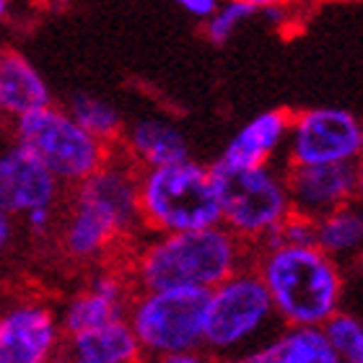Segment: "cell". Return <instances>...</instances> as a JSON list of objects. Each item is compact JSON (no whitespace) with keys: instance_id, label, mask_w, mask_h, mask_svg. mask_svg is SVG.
I'll return each mask as SVG.
<instances>
[{"instance_id":"cell-15","label":"cell","mask_w":363,"mask_h":363,"mask_svg":"<svg viewBox=\"0 0 363 363\" xmlns=\"http://www.w3.org/2000/svg\"><path fill=\"white\" fill-rule=\"evenodd\" d=\"M122 159L138 172L174 167L189 159L187 135L164 117H143L122 133Z\"/></svg>"},{"instance_id":"cell-20","label":"cell","mask_w":363,"mask_h":363,"mask_svg":"<svg viewBox=\"0 0 363 363\" xmlns=\"http://www.w3.org/2000/svg\"><path fill=\"white\" fill-rule=\"evenodd\" d=\"M65 112H68L89 135H94L96 140L109 145V148H112L117 140H122L125 120H122V112L112 101H106V99H101V96H94V94H86V91H78V94L70 96Z\"/></svg>"},{"instance_id":"cell-27","label":"cell","mask_w":363,"mask_h":363,"mask_svg":"<svg viewBox=\"0 0 363 363\" xmlns=\"http://www.w3.org/2000/svg\"><path fill=\"white\" fill-rule=\"evenodd\" d=\"M156 363H216V361H213L211 353H205V350H192V353H179V356L159 358Z\"/></svg>"},{"instance_id":"cell-12","label":"cell","mask_w":363,"mask_h":363,"mask_svg":"<svg viewBox=\"0 0 363 363\" xmlns=\"http://www.w3.org/2000/svg\"><path fill=\"white\" fill-rule=\"evenodd\" d=\"M62 184L31 156L23 145L8 143L0 148V208L13 218L39 208H57Z\"/></svg>"},{"instance_id":"cell-7","label":"cell","mask_w":363,"mask_h":363,"mask_svg":"<svg viewBox=\"0 0 363 363\" xmlns=\"http://www.w3.org/2000/svg\"><path fill=\"white\" fill-rule=\"evenodd\" d=\"M272 319L278 317L270 296L255 267L247 265L208 294L203 348L223 358L250 353L262 342Z\"/></svg>"},{"instance_id":"cell-30","label":"cell","mask_w":363,"mask_h":363,"mask_svg":"<svg viewBox=\"0 0 363 363\" xmlns=\"http://www.w3.org/2000/svg\"><path fill=\"white\" fill-rule=\"evenodd\" d=\"M6 16H8V3L6 0H0V21H3Z\"/></svg>"},{"instance_id":"cell-9","label":"cell","mask_w":363,"mask_h":363,"mask_svg":"<svg viewBox=\"0 0 363 363\" xmlns=\"http://www.w3.org/2000/svg\"><path fill=\"white\" fill-rule=\"evenodd\" d=\"M363 159V120L340 106L291 114L286 167H356Z\"/></svg>"},{"instance_id":"cell-17","label":"cell","mask_w":363,"mask_h":363,"mask_svg":"<svg viewBox=\"0 0 363 363\" xmlns=\"http://www.w3.org/2000/svg\"><path fill=\"white\" fill-rule=\"evenodd\" d=\"M143 353L128 322H114L101 330L65 337L57 363H140Z\"/></svg>"},{"instance_id":"cell-23","label":"cell","mask_w":363,"mask_h":363,"mask_svg":"<svg viewBox=\"0 0 363 363\" xmlns=\"http://www.w3.org/2000/svg\"><path fill=\"white\" fill-rule=\"evenodd\" d=\"M275 244H286V247H314V220L294 213L262 247H275ZM262 247H257V250H262Z\"/></svg>"},{"instance_id":"cell-6","label":"cell","mask_w":363,"mask_h":363,"mask_svg":"<svg viewBox=\"0 0 363 363\" xmlns=\"http://www.w3.org/2000/svg\"><path fill=\"white\" fill-rule=\"evenodd\" d=\"M13 140L23 145L62 187H78L112 159L109 145L89 135L62 106L55 104L16 120Z\"/></svg>"},{"instance_id":"cell-13","label":"cell","mask_w":363,"mask_h":363,"mask_svg":"<svg viewBox=\"0 0 363 363\" xmlns=\"http://www.w3.org/2000/svg\"><path fill=\"white\" fill-rule=\"evenodd\" d=\"M283 177L296 216L317 220L353 203L356 167H286Z\"/></svg>"},{"instance_id":"cell-2","label":"cell","mask_w":363,"mask_h":363,"mask_svg":"<svg viewBox=\"0 0 363 363\" xmlns=\"http://www.w3.org/2000/svg\"><path fill=\"white\" fill-rule=\"evenodd\" d=\"M252 252L223 226L151 236L133 257L138 291H205L247 267Z\"/></svg>"},{"instance_id":"cell-18","label":"cell","mask_w":363,"mask_h":363,"mask_svg":"<svg viewBox=\"0 0 363 363\" xmlns=\"http://www.w3.org/2000/svg\"><path fill=\"white\" fill-rule=\"evenodd\" d=\"M257 363H342L325 327H286L250 350Z\"/></svg>"},{"instance_id":"cell-3","label":"cell","mask_w":363,"mask_h":363,"mask_svg":"<svg viewBox=\"0 0 363 363\" xmlns=\"http://www.w3.org/2000/svg\"><path fill=\"white\" fill-rule=\"evenodd\" d=\"M252 267L286 327H325L340 311L342 270L317 247H262Z\"/></svg>"},{"instance_id":"cell-10","label":"cell","mask_w":363,"mask_h":363,"mask_svg":"<svg viewBox=\"0 0 363 363\" xmlns=\"http://www.w3.org/2000/svg\"><path fill=\"white\" fill-rule=\"evenodd\" d=\"M62 342L60 314L42 298H16L0 309V363H57Z\"/></svg>"},{"instance_id":"cell-21","label":"cell","mask_w":363,"mask_h":363,"mask_svg":"<svg viewBox=\"0 0 363 363\" xmlns=\"http://www.w3.org/2000/svg\"><path fill=\"white\" fill-rule=\"evenodd\" d=\"M325 335L342 363H363V322L358 317L337 311L325 325Z\"/></svg>"},{"instance_id":"cell-5","label":"cell","mask_w":363,"mask_h":363,"mask_svg":"<svg viewBox=\"0 0 363 363\" xmlns=\"http://www.w3.org/2000/svg\"><path fill=\"white\" fill-rule=\"evenodd\" d=\"M218 189L220 226L247 250H257L294 216L283 169H223L213 167Z\"/></svg>"},{"instance_id":"cell-1","label":"cell","mask_w":363,"mask_h":363,"mask_svg":"<svg viewBox=\"0 0 363 363\" xmlns=\"http://www.w3.org/2000/svg\"><path fill=\"white\" fill-rule=\"evenodd\" d=\"M138 172L128 159H112L73 187L60 223V247L70 259L91 262L140 228Z\"/></svg>"},{"instance_id":"cell-25","label":"cell","mask_w":363,"mask_h":363,"mask_svg":"<svg viewBox=\"0 0 363 363\" xmlns=\"http://www.w3.org/2000/svg\"><path fill=\"white\" fill-rule=\"evenodd\" d=\"M179 8L187 16L197 18V21L208 23L213 18V13L218 11V3H216V0H182Z\"/></svg>"},{"instance_id":"cell-26","label":"cell","mask_w":363,"mask_h":363,"mask_svg":"<svg viewBox=\"0 0 363 363\" xmlns=\"http://www.w3.org/2000/svg\"><path fill=\"white\" fill-rule=\"evenodd\" d=\"M13 239H16V218L8 211L0 208V259L6 257V252L11 250Z\"/></svg>"},{"instance_id":"cell-8","label":"cell","mask_w":363,"mask_h":363,"mask_svg":"<svg viewBox=\"0 0 363 363\" xmlns=\"http://www.w3.org/2000/svg\"><path fill=\"white\" fill-rule=\"evenodd\" d=\"M205 291H138L128 309L130 333L135 335L143 358H167L203 350Z\"/></svg>"},{"instance_id":"cell-28","label":"cell","mask_w":363,"mask_h":363,"mask_svg":"<svg viewBox=\"0 0 363 363\" xmlns=\"http://www.w3.org/2000/svg\"><path fill=\"white\" fill-rule=\"evenodd\" d=\"M353 203L363 208V159L356 164V182H353Z\"/></svg>"},{"instance_id":"cell-22","label":"cell","mask_w":363,"mask_h":363,"mask_svg":"<svg viewBox=\"0 0 363 363\" xmlns=\"http://www.w3.org/2000/svg\"><path fill=\"white\" fill-rule=\"evenodd\" d=\"M259 8L262 3H252V0H234V3L218 6L211 21L205 23V37L211 39L213 45H226L228 39L242 29V23L259 16Z\"/></svg>"},{"instance_id":"cell-11","label":"cell","mask_w":363,"mask_h":363,"mask_svg":"<svg viewBox=\"0 0 363 363\" xmlns=\"http://www.w3.org/2000/svg\"><path fill=\"white\" fill-rule=\"evenodd\" d=\"M133 278L117 270H101L65 301L60 311V325L65 337L101 330L114 322H125L133 303Z\"/></svg>"},{"instance_id":"cell-19","label":"cell","mask_w":363,"mask_h":363,"mask_svg":"<svg viewBox=\"0 0 363 363\" xmlns=\"http://www.w3.org/2000/svg\"><path fill=\"white\" fill-rule=\"evenodd\" d=\"M314 247L337 265L363 257V208L348 203L314 220Z\"/></svg>"},{"instance_id":"cell-16","label":"cell","mask_w":363,"mask_h":363,"mask_svg":"<svg viewBox=\"0 0 363 363\" xmlns=\"http://www.w3.org/2000/svg\"><path fill=\"white\" fill-rule=\"evenodd\" d=\"M52 104V94L37 65L13 47L0 45V120H21Z\"/></svg>"},{"instance_id":"cell-4","label":"cell","mask_w":363,"mask_h":363,"mask_svg":"<svg viewBox=\"0 0 363 363\" xmlns=\"http://www.w3.org/2000/svg\"><path fill=\"white\" fill-rule=\"evenodd\" d=\"M140 226L153 236L189 234L220 226L218 189L213 167L187 159L174 167L140 172L138 177Z\"/></svg>"},{"instance_id":"cell-24","label":"cell","mask_w":363,"mask_h":363,"mask_svg":"<svg viewBox=\"0 0 363 363\" xmlns=\"http://www.w3.org/2000/svg\"><path fill=\"white\" fill-rule=\"evenodd\" d=\"M55 220H57V208H39V211H31L23 216V223L34 236H45L55 228Z\"/></svg>"},{"instance_id":"cell-29","label":"cell","mask_w":363,"mask_h":363,"mask_svg":"<svg viewBox=\"0 0 363 363\" xmlns=\"http://www.w3.org/2000/svg\"><path fill=\"white\" fill-rule=\"evenodd\" d=\"M220 363H257V361L252 358V353H239V356H228V358H223Z\"/></svg>"},{"instance_id":"cell-14","label":"cell","mask_w":363,"mask_h":363,"mask_svg":"<svg viewBox=\"0 0 363 363\" xmlns=\"http://www.w3.org/2000/svg\"><path fill=\"white\" fill-rule=\"evenodd\" d=\"M288 130H291V114L286 109L257 114L236 130L216 164L223 169L275 167L280 151H286Z\"/></svg>"}]
</instances>
